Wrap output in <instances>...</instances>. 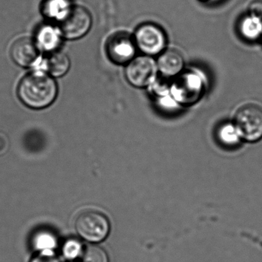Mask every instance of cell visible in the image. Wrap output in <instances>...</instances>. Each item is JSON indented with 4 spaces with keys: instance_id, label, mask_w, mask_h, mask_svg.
Listing matches in <instances>:
<instances>
[{
    "instance_id": "18",
    "label": "cell",
    "mask_w": 262,
    "mask_h": 262,
    "mask_svg": "<svg viewBox=\"0 0 262 262\" xmlns=\"http://www.w3.org/2000/svg\"><path fill=\"white\" fill-rule=\"evenodd\" d=\"M83 248L79 241L76 239H70L64 244L62 253L67 259L73 260L81 256Z\"/></svg>"
},
{
    "instance_id": "2",
    "label": "cell",
    "mask_w": 262,
    "mask_h": 262,
    "mask_svg": "<svg viewBox=\"0 0 262 262\" xmlns=\"http://www.w3.org/2000/svg\"><path fill=\"white\" fill-rule=\"evenodd\" d=\"M234 127L241 139L255 142L262 139V107L248 103L239 107L234 119Z\"/></svg>"
},
{
    "instance_id": "1",
    "label": "cell",
    "mask_w": 262,
    "mask_h": 262,
    "mask_svg": "<svg viewBox=\"0 0 262 262\" xmlns=\"http://www.w3.org/2000/svg\"><path fill=\"white\" fill-rule=\"evenodd\" d=\"M17 93L24 105L33 110H42L56 100L57 83L51 76L43 72H33L19 82Z\"/></svg>"
},
{
    "instance_id": "16",
    "label": "cell",
    "mask_w": 262,
    "mask_h": 262,
    "mask_svg": "<svg viewBox=\"0 0 262 262\" xmlns=\"http://www.w3.org/2000/svg\"><path fill=\"white\" fill-rule=\"evenodd\" d=\"M81 262H110L106 251L95 245H89L81 254Z\"/></svg>"
},
{
    "instance_id": "14",
    "label": "cell",
    "mask_w": 262,
    "mask_h": 262,
    "mask_svg": "<svg viewBox=\"0 0 262 262\" xmlns=\"http://www.w3.org/2000/svg\"><path fill=\"white\" fill-rule=\"evenodd\" d=\"M239 32L247 40H257L262 36V19L250 14L244 17L239 25Z\"/></svg>"
},
{
    "instance_id": "10",
    "label": "cell",
    "mask_w": 262,
    "mask_h": 262,
    "mask_svg": "<svg viewBox=\"0 0 262 262\" xmlns=\"http://www.w3.org/2000/svg\"><path fill=\"white\" fill-rule=\"evenodd\" d=\"M184 63L185 61L182 53L179 50L170 49L161 53L158 59L157 66L163 76L171 77L182 73Z\"/></svg>"
},
{
    "instance_id": "13",
    "label": "cell",
    "mask_w": 262,
    "mask_h": 262,
    "mask_svg": "<svg viewBox=\"0 0 262 262\" xmlns=\"http://www.w3.org/2000/svg\"><path fill=\"white\" fill-rule=\"evenodd\" d=\"M71 7L68 0H43L42 13L49 19L59 22Z\"/></svg>"
},
{
    "instance_id": "5",
    "label": "cell",
    "mask_w": 262,
    "mask_h": 262,
    "mask_svg": "<svg viewBox=\"0 0 262 262\" xmlns=\"http://www.w3.org/2000/svg\"><path fill=\"white\" fill-rule=\"evenodd\" d=\"M59 23V30L63 37L78 39L90 31L93 19L86 9L80 6H73Z\"/></svg>"
},
{
    "instance_id": "8",
    "label": "cell",
    "mask_w": 262,
    "mask_h": 262,
    "mask_svg": "<svg viewBox=\"0 0 262 262\" xmlns=\"http://www.w3.org/2000/svg\"><path fill=\"white\" fill-rule=\"evenodd\" d=\"M134 37L127 32H116L108 37L105 44L107 56L116 64H125L135 59L136 53Z\"/></svg>"
},
{
    "instance_id": "22",
    "label": "cell",
    "mask_w": 262,
    "mask_h": 262,
    "mask_svg": "<svg viewBox=\"0 0 262 262\" xmlns=\"http://www.w3.org/2000/svg\"><path fill=\"white\" fill-rule=\"evenodd\" d=\"M6 146H7L6 138L4 136H0V152L5 150Z\"/></svg>"
},
{
    "instance_id": "21",
    "label": "cell",
    "mask_w": 262,
    "mask_h": 262,
    "mask_svg": "<svg viewBox=\"0 0 262 262\" xmlns=\"http://www.w3.org/2000/svg\"><path fill=\"white\" fill-rule=\"evenodd\" d=\"M31 262H61L53 253H40Z\"/></svg>"
},
{
    "instance_id": "12",
    "label": "cell",
    "mask_w": 262,
    "mask_h": 262,
    "mask_svg": "<svg viewBox=\"0 0 262 262\" xmlns=\"http://www.w3.org/2000/svg\"><path fill=\"white\" fill-rule=\"evenodd\" d=\"M70 59L66 53L56 51L50 53L42 61V69L53 77H61L67 74L70 68Z\"/></svg>"
},
{
    "instance_id": "20",
    "label": "cell",
    "mask_w": 262,
    "mask_h": 262,
    "mask_svg": "<svg viewBox=\"0 0 262 262\" xmlns=\"http://www.w3.org/2000/svg\"><path fill=\"white\" fill-rule=\"evenodd\" d=\"M248 11L251 16L262 19V0H253L248 6Z\"/></svg>"
},
{
    "instance_id": "7",
    "label": "cell",
    "mask_w": 262,
    "mask_h": 262,
    "mask_svg": "<svg viewBox=\"0 0 262 262\" xmlns=\"http://www.w3.org/2000/svg\"><path fill=\"white\" fill-rule=\"evenodd\" d=\"M157 63L148 56L135 58L125 69V77L133 86L144 88L152 85L157 79Z\"/></svg>"
},
{
    "instance_id": "11",
    "label": "cell",
    "mask_w": 262,
    "mask_h": 262,
    "mask_svg": "<svg viewBox=\"0 0 262 262\" xmlns=\"http://www.w3.org/2000/svg\"><path fill=\"white\" fill-rule=\"evenodd\" d=\"M62 35L59 28L46 25L40 27L36 33L35 41L39 50L52 53L56 51L62 41Z\"/></svg>"
},
{
    "instance_id": "6",
    "label": "cell",
    "mask_w": 262,
    "mask_h": 262,
    "mask_svg": "<svg viewBox=\"0 0 262 262\" xmlns=\"http://www.w3.org/2000/svg\"><path fill=\"white\" fill-rule=\"evenodd\" d=\"M137 48L147 56L162 53L167 43L166 35L159 26L155 24H142L134 36Z\"/></svg>"
},
{
    "instance_id": "17",
    "label": "cell",
    "mask_w": 262,
    "mask_h": 262,
    "mask_svg": "<svg viewBox=\"0 0 262 262\" xmlns=\"http://www.w3.org/2000/svg\"><path fill=\"white\" fill-rule=\"evenodd\" d=\"M219 138L222 143L227 145H234L238 143L241 139L234 124H226L223 125L219 131Z\"/></svg>"
},
{
    "instance_id": "19",
    "label": "cell",
    "mask_w": 262,
    "mask_h": 262,
    "mask_svg": "<svg viewBox=\"0 0 262 262\" xmlns=\"http://www.w3.org/2000/svg\"><path fill=\"white\" fill-rule=\"evenodd\" d=\"M152 85L155 93L159 96H165L171 92V85L165 79H156Z\"/></svg>"
},
{
    "instance_id": "15",
    "label": "cell",
    "mask_w": 262,
    "mask_h": 262,
    "mask_svg": "<svg viewBox=\"0 0 262 262\" xmlns=\"http://www.w3.org/2000/svg\"><path fill=\"white\" fill-rule=\"evenodd\" d=\"M33 246L40 253H53L57 248L58 241L53 233L47 231H40L34 236Z\"/></svg>"
},
{
    "instance_id": "3",
    "label": "cell",
    "mask_w": 262,
    "mask_h": 262,
    "mask_svg": "<svg viewBox=\"0 0 262 262\" xmlns=\"http://www.w3.org/2000/svg\"><path fill=\"white\" fill-rule=\"evenodd\" d=\"M76 229L84 240L99 243L108 237L111 225L108 217L103 213L90 210L78 216L76 221Z\"/></svg>"
},
{
    "instance_id": "9",
    "label": "cell",
    "mask_w": 262,
    "mask_h": 262,
    "mask_svg": "<svg viewBox=\"0 0 262 262\" xmlns=\"http://www.w3.org/2000/svg\"><path fill=\"white\" fill-rule=\"evenodd\" d=\"M10 55L18 66L29 68L39 63L40 53L35 39L24 36L13 42L10 49Z\"/></svg>"
},
{
    "instance_id": "4",
    "label": "cell",
    "mask_w": 262,
    "mask_h": 262,
    "mask_svg": "<svg viewBox=\"0 0 262 262\" xmlns=\"http://www.w3.org/2000/svg\"><path fill=\"white\" fill-rule=\"evenodd\" d=\"M171 92L179 103L192 105L203 95V79L194 72L180 73L171 85Z\"/></svg>"
}]
</instances>
